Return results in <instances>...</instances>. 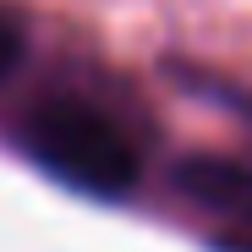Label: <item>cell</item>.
<instances>
[{
    "instance_id": "obj_1",
    "label": "cell",
    "mask_w": 252,
    "mask_h": 252,
    "mask_svg": "<svg viewBox=\"0 0 252 252\" xmlns=\"http://www.w3.org/2000/svg\"><path fill=\"white\" fill-rule=\"evenodd\" d=\"M17 143L44 176H55L61 187L94 197V203L132 197L137 170H143L132 132L115 115H104L94 99H77V94L38 99L17 126Z\"/></svg>"
},
{
    "instance_id": "obj_2",
    "label": "cell",
    "mask_w": 252,
    "mask_h": 252,
    "mask_svg": "<svg viewBox=\"0 0 252 252\" xmlns=\"http://www.w3.org/2000/svg\"><path fill=\"white\" fill-rule=\"evenodd\" d=\"M176 192L203 208V214H220L230 230L252 236V164L241 159H220V154H197L176 164Z\"/></svg>"
},
{
    "instance_id": "obj_3",
    "label": "cell",
    "mask_w": 252,
    "mask_h": 252,
    "mask_svg": "<svg viewBox=\"0 0 252 252\" xmlns=\"http://www.w3.org/2000/svg\"><path fill=\"white\" fill-rule=\"evenodd\" d=\"M22 61H28V22L11 6H0V82H6Z\"/></svg>"
},
{
    "instance_id": "obj_4",
    "label": "cell",
    "mask_w": 252,
    "mask_h": 252,
    "mask_svg": "<svg viewBox=\"0 0 252 252\" xmlns=\"http://www.w3.org/2000/svg\"><path fill=\"white\" fill-rule=\"evenodd\" d=\"M187 88H192V94H203V99H214V104H225V110H247V115H252V94L230 88V82H203V77H192V71H187Z\"/></svg>"
},
{
    "instance_id": "obj_5",
    "label": "cell",
    "mask_w": 252,
    "mask_h": 252,
    "mask_svg": "<svg viewBox=\"0 0 252 252\" xmlns=\"http://www.w3.org/2000/svg\"><path fill=\"white\" fill-rule=\"evenodd\" d=\"M208 247H214V252H252V236H241V230H220Z\"/></svg>"
}]
</instances>
